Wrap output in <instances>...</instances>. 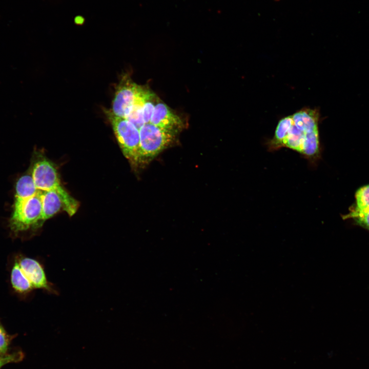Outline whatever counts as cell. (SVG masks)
<instances>
[{"instance_id":"1","label":"cell","mask_w":369,"mask_h":369,"mask_svg":"<svg viewBox=\"0 0 369 369\" xmlns=\"http://www.w3.org/2000/svg\"><path fill=\"white\" fill-rule=\"evenodd\" d=\"M319 116L316 109L305 107L281 118L274 136L267 142L269 150L273 151L285 147L309 159L316 160L320 152Z\"/></svg>"},{"instance_id":"2","label":"cell","mask_w":369,"mask_h":369,"mask_svg":"<svg viewBox=\"0 0 369 369\" xmlns=\"http://www.w3.org/2000/svg\"><path fill=\"white\" fill-rule=\"evenodd\" d=\"M31 174L37 190L57 193L63 202L64 210L70 216L76 212L78 202L62 187L57 170L50 160L44 157L37 158L33 162Z\"/></svg>"},{"instance_id":"3","label":"cell","mask_w":369,"mask_h":369,"mask_svg":"<svg viewBox=\"0 0 369 369\" xmlns=\"http://www.w3.org/2000/svg\"><path fill=\"white\" fill-rule=\"evenodd\" d=\"M176 134L150 122L145 124L139 129V163H147L156 156L173 141Z\"/></svg>"},{"instance_id":"4","label":"cell","mask_w":369,"mask_h":369,"mask_svg":"<svg viewBox=\"0 0 369 369\" xmlns=\"http://www.w3.org/2000/svg\"><path fill=\"white\" fill-rule=\"evenodd\" d=\"M42 213V191L24 200H14L9 220L11 230L15 233L31 228H37Z\"/></svg>"},{"instance_id":"5","label":"cell","mask_w":369,"mask_h":369,"mask_svg":"<svg viewBox=\"0 0 369 369\" xmlns=\"http://www.w3.org/2000/svg\"><path fill=\"white\" fill-rule=\"evenodd\" d=\"M107 113L124 156L132 162L139 163V130L126 118L117 116L111 111Z\"/></svg>"},{"instance_id":"6","label":"cell","mask_w":369,"mask_h":369,"mask_svg":"<svg viewBox=\"0 0 369 369\" xmlns=\"http://www.w3.org/2000/svg\"><path fill=\"white\" fill-rule=\"evenodd\" d=\"M147 90L130 79L124 78L115 92L111 112L117 116L125 118L131 107Z\"/></svg>"},{"instance_id":"7","label":"cell","mask_w":369,"mask_h":369,"mask_svg":"<svg viewBox=\"0 0 369 369\" xmlns=\"http://www.w3.org/2000/svg\"><path fill=\"white\" fill-rule=\"evenodd\" d=\"M150 123L175 132L183 127L181 118L162 102H157L155 106Z\"/></svg>"},{"instance_id":"8","label":"cell","mask_w":369,"mask_h":369,"mask_svg":"<svg viewBox=\"0 0 369 369\" xmlns=\"http://www.w3.org/2000/svg\"><path fill=\"white\" fill-rule=\"evenodd\" d=\"M18 261L33 289H50L44 269L38 261L28 257L22 258Z\"/></svg>"},{"instance_id":"9","label":"cell","mask_w":369,"mask_h":369,"mask_svg":"<svg viewBox=\"0 0 369 369\" xmlns=\"http://www.w3.org/2000/svg\"><path fill=\"white\" fill-rule=\"evenodd\" d=\"M42 213L38 227L47 219L51 218L61 209L64 210V203L60 197L52 191H42Z\"/></svg>"},{"instance_id":"10","label":"cell","mask_w":369,"mask_h":369,"mask_svg":"<svg viewBox=\"0 0 369 369\" xmlns=\"http://www.w3.org/2000/svg\"><path fill=\"white\" fill-rule=\"evenodd\" d=\"M31 174H27L22 176L17 180L15 186V200H26L37 192Z\"/></svg>"},{"instance_id":"11","label":"cell","mask_w":369,"mask_h":369,"mask_svg":"<svg viewBox=\"0 0 369 369\" xmlns=\"http://www.w3.org/2000/svg\"><path fill=\"white\" fill-rule=\"evenodd\" d=\"M11 282L13 289L20 293H26L33 289L18 261L13 264L11 273Z\"/></svg>"},{"instance_id":"12","label":"cell","mask_w":369,"mask_h":369,"mask_svg":"<svg viewBox=\"0 0 369 369\" xmlns=\"http://www.w3.org/2000/svg\"><path fill=\"white\" fill-rule=\"evenodd\" d=\"M150 92V91L148 90L145 95L131 107L125 117L139 130L145 124L142 108L145 100Z\"/></svg>"},{"instance_id":"13","label":"cell","mask_w":369,"mask_h":369,"mask_svg":"<svg viewBox=\"0 0 369 369\" xmlns=\"http://www.w3.org/2000/svg\"><path fill=\"white\" fill-rule=\"evenodd\" d=\"M356 203L344 218L369 209V184L359 188L355 194Z\"/></svg>"},{"instance_id":"14","label":"cell","mask_w":369,"mask_h":369,"mask_svg":"<svg viewBox=\"0 0 369 369\" xmlns=\"http://www.w3.org/2000/svg\"><path fill=\"white\" fill-rule=\"evenodd\" d=\"M154 94L152 92L146 97L143 105V116L145 123H149L154 112L156 102H155Z\"/></svg>"},{"instance_id":"15","label":"cell","mask_w":369,"mask_h":369,"mask_svg":"<svg viewBox=\"0 0 369 369\" xmlns=\"http://www.w3.org/2000/svg\"><path fill=\"white\" fill-rule=\"evenodd\" d=\"M348 218L354 219L358 225L369 230V209L352 215Z\"/></svg>"},{"instance_id":"16","label":"cell","mask_w":369,"mask_h":369,"mask_svg":"<svg viewBox=\"0 0 369 369\" xmlns=\"http://www.w3.org/2000/svg\"><path fill=\"white\" fill-rule=\"evenodd\" d=\"M23 357L24 355L20 352L11 354L7 353L0 354V369L6 364L20 361L23 358Z\"/></svg>"},{"instance_id":"17","label":"cell","mask_w":369,"mask_h":369,"mask_svg":"<svg viewBox=\"0 0 369 369\" xmlns=\"http://www.w3.org/2000/svg\"><path fill=\"white\" fill-rule=\"evenodd\" d=\"M9 342L8 335L0 323V354L7 353Z\"/></svg>"}]
</instances>
